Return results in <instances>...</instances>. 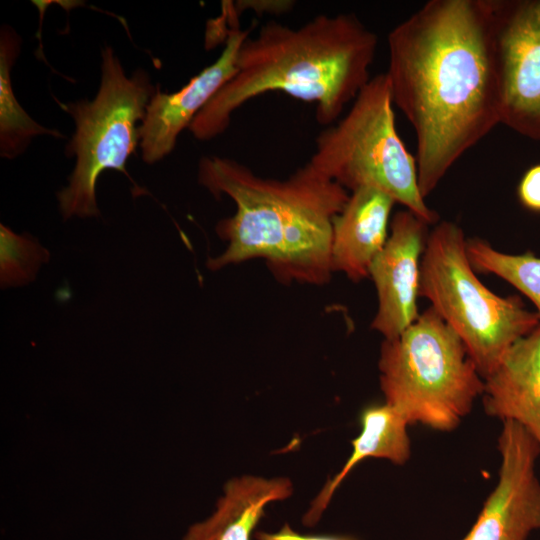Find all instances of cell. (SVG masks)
<instances>
[{
    "instance_id": "cell-1",
    "label": "cell",
    "mask_w": 540,
    "mask_h": 540,
    "mask_svg": "<svg viewBox=\"0 0 540 540\" xmlns=\"http://www.w3.org/2000/svg\"><path fill=\"white\" fill-rule=\"evenodd\" d=\"M392 99L412 125L421 194L500 123L488 0H430L388 34Z\"/></svg>"
},
{
    "instance_id": "cell-2",
    "label": "cell",
    "mask_w": 540,
    "mask_h": 540,
    "mask_svg": "<svg viewBox=\"0 0 540 540\" xmlns=\"http://www.w3.org/2000/svg\"><path fill=\"white\" fill-rule=\"evenodd\" d=\"M198 182L215 197H230L236 206L234 215L217 224L227 247L208 259L210 270L262 258L283 282L328 281L333 219L349 194L310 161L279 180L260 177L233 159L205 156L198 165Z\"/></svg>"
},
{
    "instance_id": "cell-3",
    "label": "cell",
    "mask_w": 540,
    "mask_h": 540,
    "mask_svg": "<svg viewBox=\"0 0 540 540\" xmlns=\"http://www.w3.org/2000/svg\"><path fill=\"white\" fill-rule=\"evenodd\" d=\"M377 45V35L353 13L321 14L299 27L269 22L244 40L235 74L189 130L210 140L228 128L239 107L271 91L315 104L317 121L329 125L371 79Z\"/></svg>"
},
{
    "instance_id": "cell-4",
    "label": "cell",
    "mask_w": 540,
    "mask_h": 540,
    "mask_svg": "<svg viewBox=\"0 0 540 540\" xmlns=\"http://www.w3.org/2000/svg\"><path fill=\"white\" fill-rule=\"evenodd\" d=\"M378 367L385 403L409 425L440 432L455 430L484 390L463 341L432 307L384 339Z\"/></svg>"
},
{
    "instance_id": "cell-5",
    "label": "cell",
    "mask_w": 540,
    "mask_h": 540,
    "mask_svg": "<svg viewBox=\"0 0 540 540\" xmlns=\"http://www.w3.org/2000/svg\"><path fill=\"white\" fill-rule=\"evenodd\" d=\"M463 230L450 221L429 233L421 259L419 296L463 341L484 379L518 339L540 325L518 296L501 297L476 276Z\"/></svg>"
},
{
    "instance_id": "cell-6",
    "label": "cell",
    "mask_w": 540,
    "mask_h": 540,
    "mask_svg": "<svg viewBox=\"0 0 540 540\" xmlns=\"http://www.w3.org/2000/svg\"><path fill=\"white\" fill-rule=\"evenodd\" d=\"M393 105L386 73L372 77L347 114L319 133L309 161L346 190L378 189L435 224L439 215L421 194L416 158L397 132Z\"/></svg>"
},
{
    "instance_id": "cell-7",
    "label": "cell",
    "mask_w": 540,
    "mask_h": 540,
    "mask_svg": "<svg viewBox=\"0 0 540 540\" xmlns=\"http://www.w3.org/2000/svg\"><path fill=\"white\" fill-rule=\"evenodd\" d=\"M148 73L137 69L127 76L109 46L102 50L101 81L93 100L60 103L75 122L67 144V157H75L68 185L57 194L59 210L66 220L99 216L96 182L106 169L128 176L126 162L140 143V126L147 105L156 92Z\"/></svg>"
},
{
    "instance_id": "cell-8",
    "label": "cell",
    "mask_w": 540,
    "mask_h": 540,
    "mask_svg": "<svg viewBox=\"0 0 540 540\" xmlns=\"http://www.w3.org/2000/svg\"><path fill=\"white\" fill-rule=\"evenodd\" d=\"M500 123L540 141V0H488Z\"/></svg>"
},
{
    "instance_id": "cell-9",
    "label": "cell",
    "mask_w": 540,
    "mask_h": 540,
    "mask_svg": "<svg viewBox=\"0 0 540 540\" xmlns=\"http://www.w3.org/2000/svg\"><path fill=\"white\" fill-rule=\"evenodd\" d=\"M498 481L462 540H527L540 530V448L520 424L506 420L497 444Z\"/></svg>"
},
{
    "instance_id": "cell-10",
    "label": "cell",
    "mask_w": 540,
    "mask_h": 540,
    "mask_svg": "<svg viewBox=\"0 0 540 540\" xmlns=\"http://www.w3.org/2000/svg\"><path fill=\"white\" fill-rule=\"evenodd\" d=\"M428 226L407 209L397 212L387 241L371 264L369 277L378 296V310L371 325L384 339L398 337L419 316L420 266Z\"/></svg>"
},
{
    "instance_id": "cell-11",
    "label": "cell",
    "mask_w": 540,
    "mask_h": 540,
    "mask_svg": "<svg viewBox=\"0 0 540 540\" xmlns=\"http://www.w3.org/2000/svg\"><path fill=\"white\" fill-rule=\"evenodd\" d=\"M249 30L233 28L217 60L190 79L180 90L163 93L158 88L150 99L140 125L142 158L153 164L175 147L179 134L189 128L198 113L236 72L239 49Z\"/></svg>"
},
{
    "instance_id": "cell-12",
    "label": "cell",
    "mask_w": 540,
    "mask_h": 540,
    "mask_svg": "<svg viewBox=\"0 0 540 540\" xmlns=\"http://www.w3.org/2000/svg\"><path fill=\"white\" fill-rule=\"evenodd\" d=\"M483 410L520 424L540 448V325L518 339L484 378Z\"/></svg>"
},
{
    "instance_id": "cell-13",
    "label": "cell",
    "mask_w": 540,
    "mask_h": 540,
    "mask_svg": "<svg viewBox=\"0 0 540 540\" xmlns=\"http://www.w3.org/2000/svg\"><path fill=\"white\" fill-rule=\"evenodd\" d=\"M395 200L375 188L351 192L342 211L333 219L332 272H342L352 281L369 277L375 257L388 238V224Z\"/></svg>"
},
{
    "instance_id": "cell-14",
    "label": "cell",
    "mask_w": 540,
    "mask_h": 540,
    "mask_svg": "<svg viewBox=\"0 0 540 540\" xmlns=\"http://www.w3.org/2000/svg\"><path fill=\"white\" fill-rule=\"evenodd\" d=\"M293 492L288 478L267 479L244 475L229 480L215 512L192 525L182 540H249L265 506Z\"/></svg>"
},
{
    "instance_id": "cell-15",
    "label": "cell",
    "mask_w": 540,
    "mask_h": 540,
    "mask_svg": "<svg viewBox=\"0 0 540 540\" xmlns=\"http://www.w3.org/2000/svg\"><path fill=\"white\" fill-rule=\"evenodd\" d=\"M361 432L351 442L352 453L342 469L324 485L303 517L312 526L318 522L335 490L348 473L363 459L383 458L393 464H405L411 455L407 421L391 406L371 405L360 416Z\"/></svg>"
},
{
    "instance_id": "cell-16",
    "label": "cell",
    "mask_w": 540,
    "mask_h": 540,
    "mask_svg": "<svg viewBox=\"0 0 540 540\" xmlns=\"http://www.w3.org/2000/svg\"><path fill=\"white\" fill-rule=\"evenodd\" d=\"M20 52V38L10 27L0 35V154L12 159L22 154L38 135L62 137L34 121L18 103L12 88L11 70Z\"/></svg>"
},
{
    "instance_id": "cell-17",
    "label": "cell",
    "mask_w": 540,
    "mask_h": 540,
    "mask_svg": "<svg viewBox=\"0 0 540 540\" xmlns=\"http://www.w3.org/2000/svg\"><path fill=\"white\" fill-rule=\"evenodd\" d=\"M467 255L475 272L491 273L504 279L528 297L540 318V258L532 252L502 253L480 238L467 239Z\"/></svg>"
},
{
    "instance_id": "cell-18",
    "label": "cell",
    "mask_w": 540,
    "mask_h": 540,
    "mask_svg": "<svg viewBox=\"0 0 540 540\" xmlns=\"http://www.w3.org/2000/svg\"><path fill=\"white\" fill-rule=\"evenodd\" d=\"M50 252L27 234H17L0 225V284L2 288L23 286L36 277Z\"/></svg>"
},
{
    "instance_id": "cell-19",
    "label": "cell",
    "mask_w": 540,
    "mask_h": 540,
    "mask_svg": "<svg viewBox=\"0 0 540 540\" xmlns=\"http://www.w3.org/2000/svg\"><path fill=\"white\" fill-rule=\"evenodd\" d=\"M517 192L525 208L540 213V164L533 165L524 173Z\"/></svg>"
},
{
    "instance_id": "cell-20",
    "label": "cell",
    "mask_w": 540,
    "mask_h": 540,
    "mask_svg": "<svg viewBox=\"0 0 540 540\" xmlns=\"http://www.w3.org/2000/svg\"><path fill=\"white\" fill-rule=\"evenodd\" d=\"M257 540H357L350 536L303 535L295 532L288 524L276 533L258 532Z\"/></svg>"
}]
</instances>
